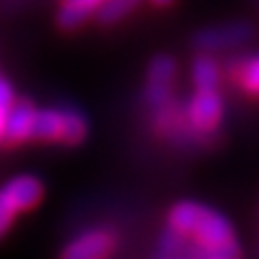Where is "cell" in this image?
I'll return each mask as SVG.
<instances>
[{
    "label": "cell",
    "instance_id": "obj_9",
    "mask_svg": "<svg viewBox=\"0 0 259 259\" xmlns=\"http://www.w3.org/2000/svg\"><path fill=\"white\" fill-rule=\"evenodd\" d=\"M192 80L197 89H216L218 80H221V71L212 56L199 54L192 63Z\"/></svg>",
    "mask_w": 259,
    "mask_h": 259
},
{
    "label": "cell",
    "instance_id": "obj_20",
    "mask_svg": "<svg viewBox=\"0 0 259 259\" xmlns=\"http://www.w3.org/2000/svg\"><path fill=\"white\" fill-rule=\"evenodd\" d=\"M151 3H156V5H160V7H166V5H171L173 0H151Z\"/></svg>",
    "mask_w": 259,
    "mask_h": 259
},
{
    "label": "cell",
    "instance_id": "obj_21",
    "mask_svg": "<svg viewBox=\"0 0 259 259\" xmlns=\"http://www.w3.org/2000/svg\"><path fill=\"white\" fill-rule=\"evenodd\" d=\"M257 253H259V244H257Z\"/></svg>",
    "mask_w": 259,
    "mask_h": 259
},
{
    "label": "cell",
    "instance_id": "obj_16",
    "mask_svg": "<svg viewBox=\"0 0 259 259\" xmlns=\"http://www.w3.org/2000/svg\"><path fill=\"white\" fill-rule=\"evenodd\" d=\"M18 212H20L18 205L13 203V199L3 188V190H0V236L7 233V229H9L11 223H13V216Z\"/></svg>",
    "mask_w": 259,
    "mask_h": 259
},
{
    "label": "cell",
    "instance_id": "obj_11",
    "mask_svg": "<svg viewBox=\"0 0 259 259\" xmlns=\"http://www.w3.org/2000/svg\"><path fill=\"white\" fill-rule=\"evenodd\" d=\"M63 110H65V125H63L61 143L76 145L87 136V119L76 108H63Z\"/></svg>",
    "mask_w": 259,
    "mask_h": 259
},
{
    "label": "cell",
    "instance_id": "obj_8",
    "mask_svg": "<svg viewBox=\"0 0 259 259\" xmlns=\"http://www.w3.org/2000/svg\"><path fill=\"white\" fill-rule=\"evenodd\" d=\"M190 244H192L190 236H186V233L173 229V227H168V229L162 233L160 240H158L156 255H158V257H166V259L186 257V255H188Z\"/></svg>",
    "mask_w": 259,
    "mask_h": 259
},
{
    "label": "cell",
    "instance_id": "obj_4",
    "mask_svg": "<svg viewBox=\"0 0 259 259\" xmlns=\"http://www.w3.org/2000/svg\"><path fill=\"white\" fill-rule=\"evenodd\" d=\"M115 236L110 231L91 229L71 240L63 255L67 259H100L110 255L115 250Z\"/></svg>",
    "mask_w": 259,
    "mask_h": 259
},
{
    "label": "cell",
    "instance_id": "obj_17",
    "mask_svg": "<svg viewBox=\"0 0 259 259\" xmlns=\"http://www.w3.org/2000/svg\"><path fill=\"white\" fill-rule=\"evenodd\" d=\"M15 102V95H13V89L11 84L7 82L5 78H0V108L9 110V106Z\"/></svg>",
    "mask_w": 259,
    "mask_h": 259
},
{
    "label": "cell",
    "instance_id": "obj_12",
    "mask_svg": "<svg viewBox=\"0 0 259 259\" xmlns=\"http://www.w3.org/2000/svg\"><path fill=\"white\" fill-rule=\"evenodd\" d=\"M91 13L93 11H89L87 7H80L76 3H67L65 0L63 7H61V11H59V26L65 28V30H74L78 28L80 24H84L89 18H91Z\"/></svg>",
    "mask_w": 259,
    "mask_h": 259
},
{
    "label": "cell",
    "instance_id": "obj_19",
    "mask_svg": "<svg viewBox=\"0 0 259 259\" xmlns=\"http://www.w3.org/2000/svg\"><path fill=\"white\" fill-rule=\"evenodd\" d=\"M5 121H7V110L0 108V139H5Z\"/></svg>",
    "mask_w": 259,
    "mask_h": 259
},
{
    "label": "cell",
    "instance_id": "obj_6",
    "mask_svg": "<svg viewBox=\"0 0 259 259\" xmlns=\"http://www.w3.org/2000/svg\"><path fill=\"white\" fill-rule=\"evenodd\" d=\"M5 190L22 212V209H30V207H35L39 203V199H41V194H44V186L37 177L20 175V177H15V180H11L9 184H7Z\"/></svg>",
    "mask_w": 259,
    "mask_h": 259
},
{
    "label": "cell",
    "instance_id": "obj_5",
    "mask_svg": "<svg viewBox=\"0 0 259 259\" xmlns=\"http://www.w3.org/2000/svg\"><path fill=\"white\" fill-rule=\"evenodd\" d=\"M35 117L37 110L30 102H13L7 110L5 139L9 143H24L35 136Z\"/></svg>",
    "mask_w": 259,
    "mask_h": 259
},
{
    "label": "cell",
    "instance_id": "obj_14",
    "mask_svg": "<svg viewBox=\"0 0 259 259\" xmlns=\"http://www.w3.org/2000/svg\"><path fill=\"white\" fill-rule=\"evenodd\" d=\"M240 69H242L240 80H242V84H244V89L248 93L259 95V54L244 61V65H242Z\"/></svg>",
    "mask_w": 259,
    "mask_h": 259
},
{
    "label": "cell",
    "instance_id": "obj_7",
    "mask_svg": "<svg viewBox=\"0 0 259 259\" xmlns=\"http://www.w3.org/2000/svg\"><path fill=\"white\" fill-rule=\"evenodd\" d=\"M65 110L63 108H44L37 110L35 117V139L41 141H63Z\"/></svg>",
    "mask_w": 259,
    "mask_h": 259
},
{
    "label": "cell",
    "instance_id": "obj_3",
    "mask_svg": "<svg viewBox=\"0 0 259 259\" xmlns=\"http://www.w3.org/2000/svg\"><path fill=\"white\" fill-rule=\"evenodd\" d=\"M186 112H188L194 127L201 132H209L218 125V121L223 117V100L216 93V89H199L188 102Z\"/></svg>",
    "mask_w": 259,
    "mask_h": 259
},
{
    "label": "cell",
    "instance_id": "obj_13",
    "mask_svg": "<svg viewBox=\"0 0 259 259\" xmlns=\"http://www.w3.org/2000/svg\"><path fill=\"white\" fill-rule=\"evenodd\" d=\"M175 76V61L166 54H158L156 59H151L149 69H147V82H164L171 84Z\"/></svg>",
    "mask_w": 259,
    "mask_h": 259
},
{
    "label": "cell",
    "instance_id": "obj_10",
    "mask_svg": "<svg viewBox=\"0 0 259 259\" xmlns=\"http://www.w3.org/2000/svg\"><path fill=\"white\" fill-rule=\"evenodd\" d=\"M139 0H104L95 9V18L100 24H115L121 18H125L136 7Z\"/></svg>",
    "mask_w": 259,
    "mask_h": 259
},
{
    "label": "cell",
    "instance_id": "obj_1",
    "mask_svg": "<svg viewBox=\"0 0 259 259\" xmlns=\"http://www.w3.org/2000/svg\"><path fill=\"white\" fill-rule=\"evenodd\" d=\"M168 227L194 238L186 257L233 259L240 255L236 231L229 218L203 203H197V201L177 203L168 214Z\"/></svg>",
    "mask_w": 259,
    "mask_h": 259
},
{
    "label": "cell",
    "instance_id": "obj_2",
    "mask_svg": "<svg viewBox=\"0 0 259 259\" xmlns=\"http://www.w3.org/2000/svg\"><path fill=\"white\" fill-rule=\"evenodd\" d=\"M253 35V28L246 22H231L221 24V26H209L194 35L192 44L201 52H218V50H229V48L242 46L248 41Z\"/></svg>",
    "mask_w": 259,
    "mask_h": 259
},
{
    "label": "cell",
    "instance_id": "obj_18",
    "mask_svg": "<svg viewBox=\"0 0 259 259\" xmlns=\"http://www.w3.org/2000/svg\"><path fill=\"white\" fill-rule=\"evenodd\" d=\"M67 3H76V5H80V7H87L89 11H95L97 7L104 3V0H67Z\"/></svg>",
    "mask_w": 259,
    "mask_h": 259
},
{
    "label": "cell",
    "instance_id": "obj_15",
    "mask_svg": "<svg viewBox=\"0 0 259 259\" xmlns=\"http://www.w3.org/2000/svg\"><path fill=\"white\" fill-rule=\"evenodd\" d=\"M145 100H147V104H151V106H156V108H164L166 104H171V84L147 82Z\"/></svg>",
    "mask_w": 259,
    "mask_h": 259
}]
</instances>
